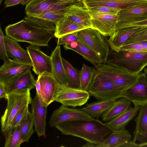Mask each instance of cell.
<instances>
[{"instance_id": "1", "label": "cell", "mask_w": 147, "mask_h": 147, "mask_svg": "<svg viewBox=\"0 0 147 147\" xmlns=\"http://www.w3.org/2000/svg\"><path fill=\"white\" fill-rule=\"evenodd\" d=\"M55 127L63 134L80 138L96 146L100 144L113 131L105 123L95 118L63 122Z\"/></svg>"}, {"instance_id": "2", "label": "cell", "mask_w": 147, "mask_h": 147, "mask_svg": "<svg viewBox=\"0 0 147 147\" xmlns=\"http://www.w3.org/2000/svg\"><path fill=\"white\" fill-rule=\"evenodd\" d=\"M6 36L17 42H25L31 45L48 47L49 41L55 37V32L40 28L24 19L10 24L5 28Z\"/></svg>"}, {"instance_id": "3", "label": "cell", "mask_w": 147, "mask_h": 147, "mask_svg": "<svg viewBox=\"0 0 147 147\" xmlns=\"http://www.w3.org/2000/svg\"><path fill=\"white\" fill-rule=\"evenodd\" d=\"M112 54L105 63L119 67L133 74H139L147 65V52L134 53L121 50Z\"/></svg>"}, {"instance_id": "4", "label": "cell", "mask_w": 147, "mask_h": 147, "mask_svg": "<svg viewBox=\"0 0 147 147\" xmlns=\"http://www.w3.org/2000/svg\"><path fill=\"white\" fill-rule=\"evenodd\" d=\"M30 90L15 91L8 94L7 107L1 117L2 132L3 133L10 127L14 117L25 105L31 104Z\"/></svg>"}, {"instance_id": "5", "label": "cell", "mask_w": 147, "mask_h": 147, "mask_svg": "<svg viewBox=\"0 0 147 147\" xmlns=\"http://www.w3.org/2000/svg\"><path fill=\"white\" fill-rule=\"evenodd\" d=\"M98 100L115 101L122 97L123 91L113 81L97 71L88 91Z\"/></svg>"}, {"instance_id": "6", "label": "cell", "mask_w": 147, "mask_h": 147, "mask_svg": "<svg viewBox=\"0 0 147 147\" xmlns=\"http://www.w3.org/2000/svg\"><path fill=\"white\" fill-rule=\"evenodd\" d=\"M77 34L78 38L101 58L103 63H105L110 54V46L106 36L91 28L81 30Z\"/></svg>"}, {"instance_id": "7", "label": "cell", "mask_w": 147, "mask_h": 147, "mask_svg": "<svg viewBox=\"0 0 147 147\" xmlns=\"http://www.w3.org/2000/svg\"><path fill=\"white\" fill-rule=\"evenodd\" d=\"M95 67L98 73L111 80L123 92L135 83L143 73L133 74L119 67L103 63Z\"/></svg>"}, {"instance_id": "8", "label": "cell", "mask_w": 147, "mask_h": 147, "mask_svg": "<svg viewBox=\"0 0 147 147\" xmlns=\"http://www.w3.org/2000/svg\"><path fill=\"white\" fill-rule=\"evenodd\" d=\"M82 1L60 0H32L26 5V12L35 14L54 13L65 14L67 8Z\"/></svg>"}, {"instance_id": "9", "label": "cell", "mask_w": 147, "mask_h": 147, "mask_svg": "<svg viewBox=\"0 0 147 147\" xmlns=\"http://www.w3.org/2000/svg\"><path fill=\"white\" fill-rule=\"evenodd\" d=\"M90 96L87 91L65 86H59L55 101L66 107H80L87 102Z\"/></svg>"}, {"instance_id": "10", "label": "cell", "mask_w": 147, "mask_h": 147, "mask_svg": "<svg viewBox=\"0 0 147 147\" xmlns=\"http://www.w3.org/2000/svg\"><path fill=\"white\" fill-rule=\"evenodd\" d=\"M94 118L82 109L70 108L62 105L53 112L50 118L49 125L50 127H54L63 122Z\"/></svg>"}, {"instance_id": "11", "label": "cell", "mask_w": 147, "mask_h": 147, "mask_svg": "<svg viewBox=\"0 0 147 147\" xmlns=\"http://www.w3.org/2000/svg\"><path fill=\"white\" fill-rule=\"evenodd\" d=\"M122 97L133 103L135 107L147 103V75L143 73L135 83L125 91Z\"/></svg>"}, {"instance_id": "12", "label": "cell", "mask_w": 147, "mask_h": 147, "mask_svg": "<svg viewBox=\"0 0 147 147\" xmlns=\"http://www.w3.org/2000/svg\"><path fill=\"white\" fill-rule=\"evenodd\" d=\"M32 64L10 59L4 61L0 67V83L4 85L30 70Z\"/></svg>"}, {"instance_id": "13", "label": "cell", "mask_w": 147, "mask_h": 147, "mask_svg": "<svg viewBox=\"0 0 147 147\" xmlns=\"http://www.w3.org/2000/svg\"><path fill=\"white\" fill-rule=\"evenodd\" d=\"M26 50L31 60L32 70L36 74L41 75L45 72L51 74V56L41 51L37 46L29 45Z\"/></svg>"}, {"instance_id": "14", "label": "cell", "mask_w": 147, "mask_h": 147, "mask_svg": "<svg viewBox=\"0 0 147 147\" xmlns=\"http://www.w3.org/2000/svg\"><path fill=\"white\" fill-rule=\"evenodd\" d=\"M88 11L93 28L105 36H110L116 31L117 15L103 14Z\"/></svg>"}, {"instance_id": "15", "label": "cell", "mask_w": 147, "mask_h": 147, "mask_svg": "<svg viewBox=\"0 0 147 147\" xmlns=\"http://www.w3.org/2000/svg\"><path fill=\"white\" fill-rule=\"evenodd\" d=\"M38 76L41 86L40 92L38 96L42 101L48 106L55 101L59 85L51 74L45 72Z\"/></svg>"}, {"instance_id": "16", "label": "cell", "mask_w": 147, "mask_h": 147, "mask_svg": "<svg viewBox=\"0 0 147 147\" xmlns=\"http://www.w3.org/2000/svg\"><path fill=\"white\" fill-rule=\"evenodd\" d=\"M32 114L35 131L39 137L43 136L46 130V119L48 107L36 94L31 103Z\"/></svg>"}, {"instance_id": "17", "label": "cell", "mask_w": 147, "mask_h": 147, "mask_svg": "<svg viewBox=\"0 0 147 147\" xmlns=\"http://www.w3.org/2000/svg\"><path fill=\"white\" fill-rule=\"evenodd\" d=\"M147 18V4H139L121 10L117 14V23L137 22Z\"/></svg>"}, {"instance_id": "18", "label": "cell", "mask_w": 147, "mask_h": 147, "mask_svg": "<svg viewBox=\"0 0 147 147\" xmlns=\"http://www.w3.org/2000/svg\"><path fill=\"white\" fill-rule=\"evenodd\" d=\"M65 15L72 20L86 28H93L88 10L82 2L74 4L67 7Z\"/></svg>"}, {"instance_id": "19", "label": "cell", "mask_w": 147, "mask_h": 147, "mask_svg": "<svg viewBox=\"0 0 147 147\" xmlns=\"http://www.w3.org/2000/svg\"><path fill=\"white\" fill-rule=\"evenodd\" d=\"M52 70L51 74L60 86H67V80L61 53L60 45L57 44L51 55Z\"/></svg>"}, {"instance_id": "20", "label": "cell", "mask_w": 147, "mask_h": 147, "mask_svg": "<svg viewBox=\"0 0 147 147\" xmlns=\"http://www.w3.org/2000/svg\"><path fill=\"white\" fill-rule=\"evenodd\" d=\"M142 27H129L116 30L109 36L107 40L110 47L114 52L118 53L125 42Z\"/></svg>"}, {"instance_id": "21", "label": "cell", "mask_w": 147, "mask_h": 147, "mask_svg": "<svg viewBox=\"0 0 147 147\" xmlns=\"http://www.w3.org/2000/svg\"><path fill=\"white\" fill-rule=\"evenodd\" d=\"M35 80L30 70L19 76L5 84L7 94L23 90H31L35 87Z\"/></svg>"}, {"instance_id": "22", "label": "cell", "mask_w": 147, "mask_h": 147, "mask_svg": "<svg viewBox=\"0 0 147 147\" xmlns=\"http://www.w3.org/2000/svg\"><path fill=\"white\" fill-rule=\"evenodd\" d=\"M136 127L133 141L140 143L147 142V103L141 106L134 119Z\"/></svg>"}, {"instance_id": "23", "label": "cell", "mask_w": 147, "mask_h": 147, "mask_svg": "<svg viewBox=\"0 0 147 147\" xmlns=\"http://www.w3.org/2000/svg\"><path fill=\"white\" fill-rule=\"evenodd\" d=\"M4 38L7 51L9 57L16 60L32 64L27 50L23 49L18 42L13 39L5 35Z\"/></svg>"}, {"instance_id": "24", "label": "cell", "mask_w": 147, "mask_h": 147, "mask_svg": "<svg viewBox=\"0 0 147 147\" xmlns=\"http://www.w3.org/2000/svg\"><path fill=\"white\" fill-rule=\"evenodd\" d=\"M63 46L66 50L69 49L76 52L95 66L102 63L101 58L79 38L77 41Z\"/></svg>"}, {"instance_id": "25", "label": "cell", "mask_w": 147, "mask_h": 147, "mask_svg": "<svg viewBox=\"0 0 147 147\" xmlns=\"http://www.w3.org/2000/svg\"><path fill=\"white\" fill-rule=\"evenodd\" d=\"M131 136L125 127L121 129L113 130L109 136L96 147H122Z\"/></svg>"}, {"instance_id": "26", "label": "cell", "mask_w": 147, "mask_h": 147, "mask_svg": "<svg viewBox=\"0 0 147 147\" xmlns=\"http://www.w3.org/2000/svg\"><path fill=\"white\" fill-rule=\"evenodd\" d=\"M87 28L65 16L56 24L55 35L59 38L65 35L78 32Z\"/></svg>"}, {"instance_id": "27", "label": "cell", "mask_w": 147, "mask_h": 147, "mask_svg": "<svg viewBox=\"0 0 147 147\" xmlns=\"http://www.w3.org/2000/svg\"><path fill=\"white\" fill-rule=\"evenodd\" d=\"M140 107H130L106 124L113 130L121 129L125 126L137 114Z\"/></svg>"}, {"instance_id": "28", "label": "cell", "mask_w": 147, "mask_h": 147, "mask_svg": "<svg viewBox=\"0 0 147 147\" xmlns=\"http://www.w3.org/2000/svg\"><path fill=\"white\" fill-rule=\"evenodd\" d=\"M131 103L124 97L115 101L111 107L101 116L102 121L107 122L111 120L131 107Z\"/></svg>"}, {"instance_id": "29", "label": "cell", "mask_w": 147, "mask_h": 147, "mask_svg": "<svg viewBox=\"0 0 147 147\" xmlns=\"http://www.w3.org/2000/svg\"><path fill=\"white\" fill-rule=\"evenodd\" d=\"M114 101L111 100H98L87 104L82 109L92 117L98 118L111 107Z\"/></svg>"}, {"instance_id": "30", "label": "cell", "mask_w": 147, "mask_h": 147, "mask_svg": "<svg viewBox=\"0 0 147 147\" xmlns=\"http://www.w3.org/2000/svg\"><path fill=\"white\" fill-rule=\"evenodd\" d=\"M97 72L96 68L90 67L83 64L79 71L80 81L79 89L88 91Z\"/></svg>"}, {"instance_id": "31", "label": "cell", "mask_w": 147, "mask_h": 147, "mask_svg": "<svg viewBox=\"0 0 147 147\" xmlns=\"http://www.w3.org/2000/svg\"><path fill=\"white\" fill-rule=\"evenodd\" d=\"M62 60L67 78L66 86L72 88H79L80 86L79 71L77 70L71 63L63 57Z\"/></svg>"}, {"instance_id": "32", "label": "cell", "mask_w": 147, "mask_h": 147, "mask_svg": "<svg viewBox=\"0 0 147 147\" xmlns=\"http://www.w3.org/2000/svg\"><path fill=\"white\" fill-rule=\"evenodd\" d=\"M34 123L32 113L29 111L21 120L19 125L20 130L22 143L28 142L34 133Z\"/></svg>"}, {"instance_id": "33", "label": "cell", "mask_w": 147, "mask_h": 147, "mask_svg": "<svg viewBox=\"0 0 147 147\" xmlns=\"http://www.w3.org/2000/svg\"><path fill=\"white\" fill-rule=\"evenodd\" d=\"M5 138V147H20L22 143L19 125L9 127L3 132Z\"/></svg>"}, {"instance_id": "34", "label": "cell", "mask_w": 147, "mask_h": 147, "mask_svg": "<svg viewBox=\"0 0 147 147\" xmlns=\"http://www.w3.org/2000/svg\"><path fill=\"white\" fill-rule=\"evenodd\" d=\"M24 19L30 24L44 30L55 32L56 24L44 19L26 15Z\"/></svg>"}, {"instance_id": "35", "label": "cell", "mask_w": 147, "mask_h": 147, "mask_svg": "<svg viewBox=\"0 0 147 147\" xmlns=\"http://www.w3.org/2000/svg\"><path fill=\"white\" fill-rule=\"evenodd\" d=\"M26 15L42 18L51 22L56 24L61 18L65 16V14L54 13L35 14L30 13L26 12Z\"/></svg>"}, {"instance_id": "36", "label": "cell", "mask_w": 147, "mask_h": 147, "mask_svg": "<svg viewBox=\"0 0 147 147\" xmlns=\"http://www.w3.org/2000/svg\"><path fill=\"white\" fill-rule=\"evenodd\" d=\"M146 40L147 27H143L140 30L136 32L130 37L123 45Z\"/></svg>"}, {"instance_id": "37", "label": "cell", "mask_w": 147, "mask_h": 147, "mask_svg": "<svg viewBox=\"0 0 147 147\" xmlns=\"http://www.w3.org/2000/svg\"><path fill=\"white\" fill-rule=\"evenodd\" d=\"M92 12L103 14L117 15L121 10L120 9L105 6L98 7L88 9Z\"/></svg>"}, {"instance_id": "38", "label": "cell", "mask_w": 147, "mask_h": 147, "mask_svg": "<svg viewBox=\"0 0 147 147\" xmlns=\"http://www.w3.org/2000/svg\"><path fill=\"white\" fill-rule=\"evenodd\" d=\"M29 105H25L21 109L14 117L9 127H16L19 125L21 120L29 112Z\"/></svg>"}, {"instance_id": "39", "label": "cell", "mask_w": 147, "mask_h": 147, "mask_svg": "<svg viewBox=\"0 0 147 147\" xmlns=\"http://www.w3.org/2000/svg\"><path fill=\"white\" fill-rule=\"evenodd\" d=\"M147 27V18L137 22L117 23L116 26V30L122 28L129 27Z\"/></svg>"}, {"instance_id": "40", "label": "cell", "mask_w": 147, "mask_h": 147, "mask_svg": "<svg viewBox=\"0 0 147 147\" xmlns=\"http://www.w3.org/2000/svg\"><path fill=\"white\" fill-rule=\"evenodd\" d=\"M77 33V32H74L58 38L57 44L60 45H67L73 42L78 40L79 38Z\"/></svg>"}, {"instance_id": "41", "label": "cell", "mask_w": 147, "mask_h": 147, "mask_svg": "<svg viewBox=\"0 0 147 147\" xmlns=\"http://www.w3.org/2000/svg\"><path fill=\"white\" fill-rule=\"evenodd\" d=\"M4 35L0 27V59L4 61L9 59L4 41Z\"/></svg>"}, {"instance_id": "42", "label": "cell", "mask_w": 147, "mask_h": 147, "mask_svg": "<svg viewBox=\"0 0 147 147\" xmlns=\"http://www.w3.org/2000/svg\"><path fill=\"white\" fill-rule=\"evenodd\" d=\"M124 50L134 53L146 52L147 51L143 49L140 42L134 43L123 46L121 50Z\"/></svg>"}, {"instance_id": "43", "label": "cell", "mask_w": 147, "mask_h": 147, "mask_svg": "<svg viewBox=\"0 0 147 147\" xmlns=\"http://www.w3.org/2000/svg\"><path fill=\"white\" fill-rule=\"evenodd\" d=\"M22 0H5L4 3L5 7L13 6L21 3Z\"/></svg>"}, {"instance_id": "44", "label": "cell", "mask_w": 147, "mask_h": 147, "mask_svg": "<svg viewBox=\"0 0 147 147\" xmlns=\"http://www.w3.org/2000/svg\"><path fill=\"white\" fill-rule=\"evenodd\" d=\"M8 94L6 90L4 84L0 83V98L7 99Z\"/></svg>"}, {"instance_id": "45", "label": "cell", "mask_w": 147, "mask_h": 147, "mask_svg": "<svg viewBox=\"0 0 147 147\" xmlns=\"http://www.w3.org/2000/svg\"><path fill=\"white\" fill-rule=\"evenodd\" d=\"M122 147H140V144H137L133 140H130L125 144Z\"/></svg>"}, {"instance_id": "46", "label": "cell", "mask_w": 147, "mask_h": 147, "mask_svg": "<svg viewBox=\"0 0 147 147\" xmlns=\"http://www.w3.org/2000/svg\"><path fill=\"white\" fill-rule=\"evenodd\" d=\"M35 87L36 90V94L38 95L40 92L41 86L39 81V77L38 76V78L36 81L35 84Z\"/></svg>"}, {"instance_id": "47", "label": "cell", "mask_w": 147, "mask_h": 147, "mask_svg": "<svg viewBox=\"0 0 147 147\" xmlns=\"http://www.w3.org/2000/svg\"><path fill=\"white\" fill-rule=\"evenodd\" d=\"M96 145L92 143L87 142L85 144L82 146L84 147H96Z\"/></svg>"}, {"instance_id": "48", "label": "cell", "mask_w": 147, "mask_h": 147, "mask_svg": "<svg viewBox=\"0 0 147 147\" xmlns=\"http://www.w3.org/2000/svg\"><path fill=\"white\" fill-rule=\"evenodd\" d=\"M142 48L147 51V40L140 42Z\"/></svg>"}, {"instance_id": "49", "label": "cell", "mask_w": 147, "mask_h": 147, "mask_svg": "<svg viewBox=\"0 0 147 147\" xmlns=\"http://www.w3.org/2000/svg\"><path fill=\"white\" fill-rule=\"evenodd\" d=\"M32 0H22L21 4L22 5H26Z\"/></svg>"}, {"instance_id": "50", "label": "cell", "mask_w": 147, "mask_h": 147, "mask_svg": "<svg viewBox=\"0 0 147 147\" xmlns=\"http://www.w3.org/2000/svg\"><path fill=\"white\" fill-rule=\"evenodd\" d=\"M140 147H147V142L140 144Z\"/></svg>"}, {"instance_id": "51", "label": "cell", "mask_w": 147, "mask_h": 147, "mask_svg": "<svg viewBox=\"0 0 147 147\" xmlns=\"http://www.w3.org/2000/svg\"><path fill=\"white\" fill-rule=\"evenodd\" d=\"M143 70L144 73L147 75V65L145 67Z\"/></svg>"}, {"instance_id": "52", "label": "cell", "mask_w": 147, "mask_h": 147, "mask_svg": "<svg viewBox=\"0 0 147 147\" xmlns=\"http://www.w3.org/2000/svg\"><path fill=\"white\" fill-rule=\"evenodd\" d=\"M60 0L63 1H73V0H78V1H82V0Z\"/></svg>"}, {"instance_id": "53", "label": "cell", "mask_w": 147, "mask_h": 147, "mask_svg": "<svg viewBox=\"0 0 147 147\" xmlns=\"http://www.w3.org/2000/svg\"><path fill=\"white\" fill-rule=\"evenodd\" d=\"M3 0H0V4H1L2 1H3Z\"/></svg>"}]
</instances>
